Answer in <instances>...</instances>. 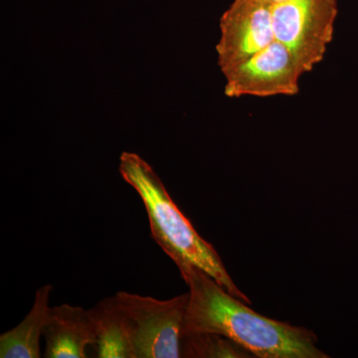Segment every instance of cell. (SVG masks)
I'll use <instances>...</instances> for the list:
<instances>
[{
  "label": "cell",
  "instance_id": "cell-10",
  "mask_svg": "<svg viewBox=\"0 0 358 358\" xmlns=\"http://www.w3.org/2000/svg\"><path fill=\"white\" fill-rule=\"evenodd\" d=\"M253 355L231 341L216 334H186L181 341V357L187 358H246Z\"/></svg>",
  "mask_w": 358,
  "mask_h": 358
},
{
  "label": "cell",
  "instance_id": "cell-3",
  "mask_svg": "<svg viewBox=\"0 0 358 358\" xmlns=\"http://www.w3.org/2000/svg\"><path fill=\"white\" fill-rule=\"evenodd\" d=\"M115 298L128 324L134 358L181 357L189 294L164 301L122 291Z\"/></svg>",
  "mask_w": 358,
  "mask_h": 358
},
{
  "label": "cell",
  "instance_id": "cell-4",
  "mask_svg": "<svg viewBox=\"0 0 358 358\" xmlns=\"http://www.w3.org/2000/svg\"><path fill=\"white\" fill-rule=\"evenodd\" d=\"M338 13V0H285L272 6L275 39L293 54L303 74L324 60Z\"/></svg>",
  "mask_w": 358,
  "mask_h": 358
},
{
  "label": "cell",
  "instance_id": "cell-1",
  "mask_svg": "<svg viewBox=\"0 0 358 358\" xmlns=\"http://www.w3.org/2000/svg\"><path fill=\"white\" fill-rule=\"evenodd\" d=\"M189 288L183 336L216 334L261 358H327L310 329L292 326L254 312L197 268L180 271Z\"/></svg>",
  "mask_w": 358,
  "mask_h": 358
},
{
  "label": "cell",
  "instance_id": "cell-11",
  "mask_svg": "<svg viewBox=\"0 0 358 358\" xmlns=\"http://www.w3.org/2000/svg\"><path fill=\"white\" fill-rule=\"evenodd\" d=\"M260 1L265 2V3L268 4V6H275V4L280 3V2L285 1V0H260Z\"/></svg>",
  "mask_w": 358,
  "mask_h": 358
},
{
  "label": "cell",
  "instance_id": "cell-5",
  "mask_svg": "<svg viewBox=\"0 0 358 358\" xmlns=\"http://www.w3.org/2000/svg\"><path fill=\"white\" fill-rule=\"evenodd\" d=\"M228 98L245 96L268 98L300 93L303 72L289 49L274 40L234 69L223 74Z\"/></svg>",
  "mask_w": 358,
  "mask_h": 358
},
{
  "label": "cell",
  "instance_id": "cell-9",
  "mask_svg": "<svg viewBox=\"0 0 358 358\" xmlns=\"http://www.w3.org/2000/svg\"><path fill=\"white\" fill-rule=\"evenodd\" d=\"M96 334V357L134 358L128 324L115 296L103 299L90 308Z\"/></svg>",
  "mask_w": 358,
  "mask_h": 358
},
{
  "label": "cell",
  "instance_id": "cell-7",
  "mask_svg": "<svg viewBox=\"0 0 358 358\" xmlns=\"http://www.w3.org/2000/svg\"><path fill=\"white\" fill-rule=\"evenodd\" d=\"M43 336L46 358H85L87 348L96 343L90 310L69 303L51 308Z\"/></svg>",
  "mask_w": 358,
  "mask_h": 358
},
{
  "label": "cell",
  "instance_id": "cell-6",
  "mask_svg": "<svg viewBox=\"0 0 358 358\" xmlns=\"http://www.w3.org/2000/svg\"><path fill=\"white\" fill-rule=\"evenodd\" d=\"M274 40L272 6L260 0H233L220 18L219 68L223 74L229 72Z\"/></svg>",
  "mask_w": 358,
  "mask_h": 358
},
{
  "label": "cell",
  "instance_id": "cell-8",
  "mask_svg": "<svg viewBox=\"0 0 358 358\" xmlns=\"http://www.w3.org/2000/svg\"><path fill=\"white\" fill-rule=\"evenodd\" d=\"M53 286L45 285L35 294L30 312L17 327L0 336V357L39 358L40 338L43 336L48 322L51 307H49Z\"/></svg>",
  "mask_w": 358,
  "mask_h": 358
},
{
  "label": "cell",
  "instance_id": "cell-2",
  "mask_svg": "<svg viewBox=\"0 0 358 358\" xmlns=\"http://www.w3.org/2000/svg\"><path fill=\"white\" fill-rule=\"evenodd\" d=\"M119 171L141 197L152 238L176 263L179 272L192 267L199 268L226 291L250 305L251 301L233 281L217 251L194 229L152 166L140 155L124 152L120 157Z\"/></svg>",
  "mask_w": 358,
  "mask_h": 358
}]
</instances>
